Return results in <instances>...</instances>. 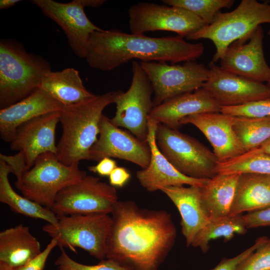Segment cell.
<instances>
[{
    "mask_svg": "<svg viewBox=\"0 0 270 270\" xmlns=\"http://www.w3.org/2000/svg\"><path fill=\"white\" fill-rule=\"evenodd\" d=\"M132 68V80L128 90L114 91L116 110L110 120L114 126L126 128L140 140L146 142L148 118L154 108V89L140 62L133 61Z\"/></svg>",
    "mask_w": 270,
    "mask_h": 270,
    "instance_id": "9c48e42d",
    "label": "cell"
},
{
    "mask_svg": "<svg viewBox=\"0 0 270 270\" xmlns=\"http://www.w3.org/2000/svg\"><path fill=\"white\" fill-rule=\"evenodd\" d=\"M270 24V4L256 0H242L230 12H218L212 22L188 35L190 40L208 39L216 51L212 62L220 60L228 46L262 24Z\"/></svg>",
    "mask_w": 270,
    "mask_h": 270,
    "instance_id": "8992f818",
    "label": "cell"
},
{
    "mask_svg": "<svg viewBox=\"0 0 270 270\" xmlns=\"http://www.w3.org/2000/svg\"><path fill=\"white\" fill-rule=\"evenodd\" d=\"M58 244L57 239L52 238L50 242L38 256L26 264L14 270H44L50 253Z\"/></svg>",
    "mask_w": 270,
    "mask_h": 270,
    "instance_id": "8d00e7d4",
    "label": "cell"
},
{
    "mask_svg": "<svg viewBox=\"0 0 270 270\" xmlns=\"http://www.w3.org/2000/svg\"><path fill=\"white\" fill-rule=\"evenodd\" d=\"M243 218L247 229L270 226V206L249 212Z\"/></svg>",
    "mask_w": 270,
    "mask_h": 270,
    "instance_id": "d590c367",
    "label": "cell"
},
{
    "mask_svg": "<svg viewBox=\"0 0 270 270\" xmlns=\"http://www.w3.org/2000/svg\"><path fill=\"white\" fill-rule=\"evenodd\" d=\"M166 4L186 10L200 18L206 25L210 24L220 10L230 8L234 0H163Z\"/></svg>",
    "mask_w": 270,
    "mask_h": 270,
    "instance_id": "4dcf8cb0",
    "label": "cell"
},
{
    "mask_svg": "<svg viewBox=\"0 0 270 270\" xmlns=\"http://www.w3.org/2000/svg\"><path fill=\"white\" fill-rule=\"evenodd\" d=\"M221 106L202 87L170 98L154 106L149 118L178 129L182 120L190 116L202 113L220 112Z\"/></svg>",
    "mask_w": 270,
    "mask_h": 270,
    "instance_id": "ffe728a7",
    "label": "cell"
},
{
    "mask_svg": "<svg viewBox=\"0 0 270 270\" xmlns=\"http://www.w3.org/2000/svg\"><path fill=\"white\" fill-rule=\"evenodd\" d=\"M60 254L55 261L58 270H127L116 262L104 259L94 265L84 264L72 259L60 247Z\"/></svg>",
    "mask_w": 270,
    "mask_h": 270,
    "instance_id": "1f68e13d",
    "label": "cell"
},
{
    "mask_svg": "<svg viewBox=\"0 0 270 270\" xmlns=\"http://www.w3.org/2000/svg\"><path fill=\"white\" fill-rule=\"evenodd\" d=\"M114 91L64 106L60 110L62 134L56 145L58 160L66 166L89 160L90 148L98 140L104 110L114 103Z\"/></svg>",
    "mask_w": 270,
    "mask_h": 270,
    "instance_id": "3957f363",
    "label": "cell"
},
{
    "mask_svg": "<svg viewBox=\"0 0 270 270\" xmlns=\"http://www.w3.org/2000/svg\"><path fill=\"white\" fill-rule=\"evenodd\" d=\"M268 34L270 36V30L268 31Z\"/></svg>",
    "mask_w": 270,
    "mask_h": 270,
    "instance_id": "7bdbcfd3",
    "label": "cell"
},
{
    "mask_svg": "<svg viewBox=\"0 0 270 270\" xmlns=\"http://www.w3.org/2000/svg\"><path fill=\"white\" fill-rule=\"evenodd\" d=\"M31 2L62 28L74 54L80 58H86L92 34L102 29L88 19L80 0L66 3L53 0H32Z\"/></svg>",
    "mask_w": 270,
    "mask_h": 270,
    "instance_id": "2e32d148",
    "label": "cell"
},
{
    "mask_svg": "<svg viewBox=\"0 0 270 270\" xmlns=\"http://www.w3.org/2000/svg\"><path fill=\"white\" fill-rule=\"evenodd\" d=\"M42 252L40 244L28 226L20 224L0 232V270H14Z\"/></svg>",
    "mask_w": 270,
    "mask_h": 270,
    "instance_id": "603a6c76",
    "label": "cell"
},
{
    "mask_svg": "<svg viewBox=\"0 0 270 270\" xmlns=\"http://www.w3.org/2000/svg\"><path fill=\"white\" fill-rule=\"evenodd\" d=\"M116 188L86 175L67 186L56 195L50 210L60 216L72 214H111L118 202Z\"/></svg>",
    "mask_w": 270,
    "mask_h": 270,
    "instance_id": "30bf717a",
    "label": "cell"
},
{
    "mask_svg": "<svg viewBox=\"0 0 270 270\" xmlns=\"http://www.w3.org/2000/svg\"><path fill=\"white\" fill-rule=\"evenodd\" d=\"M156 122L148 118V134L146 138L151 151L148 166L136 172L140 184L146 190L153 192L170 186H204L209 179H199L184 175L176 170L159 150L156 138L158 126Z\"/></svg>",
    "mask_w": 270,
    "mask_h": 270,
    "instance_id": "ac0fdd59",
    "label": "cell"
},
{
    "mask_svg": "<svg viewBox=\"0 0 270 270\" xmlns=\"http://www.w3.org/2000/svg\"><path fill=\"white\" fill-rule=\"evenodd\" d=\"M40 88L64 106L75 104L96 95L85 88L78 71L74 68L50 71L44 76Z\"/></svg>",
    "mask_w": 270,
    "mask_h": 270,
    "instance_id": "484cf974",
    "label": "cell"
},
{
    "mask_svg": "<svg viewBox=\"0 0 270 270\" xmlns=\"http://www.w3.org/2000/svg\"><path fill=\"white\" fill-rule=\"evenodd\" d=\"M60 118V111L46 114L24 122L16 129L10 148L24 154L27 170L41 154H56L55 134Z\"/></svg>",
    "mask_w": 270,
    "mask_h": 270,
    "instance_id": "e0dca14e",
    "label": "cell"
},
{
    "mask_svg": "<svg viewBox=\"0 0 270 270\" xmlns=\"http://www.w3.org/2000/svg\"><path fill=\"white\" fill-rule=\"evenodd\" d=\"M128 15L130 30L134 34L164 30L186 38L206 25L190 12L166 4L139 2L130 8Z\"/></svg>",
    "mask_w": 270,
    "mask_h": 270,
    "instance_id": "7c38bea8",
    "label": "cell"
},
{
    "mask_svg": "<svg viewBox=\"0 0 270 270\" xmlns=\"http://www.w3.org/2000/svg\"><path fill=\"white\" fill-rule=\"evenodd\" d=\"M21 2L20 0H0V9H7L13 6H14L16 4Z\"/></svg>",
    "mask_w": 270,
    "mask_h": 270,
    "instance_id": "60d3db41",
    "label": "cell"
},
{
    "mask_svg": "<svg viewBox=\"0 0 270 270\" xmlns=\"http://www.w3.org/2000/svg\"><path fill=\"white\" fill-rule=\"evenodd\" d=\"M140 62L154 89V107L202 88L208 78V68L195 60L184 62L182 65H170L166 62Z\"/></svg>",
    "mask_w": 270,
    "mask_h": 270,
    "instance_id": "8fae6325",
    "label": "cell"
},
{
    "mask_svg": "<svg viewBox=\"0 0 270 270\" xmlns=\"http://www.w3.org/2000/svg\"><path fill=\"white\" fill-rule=\"evenodd\" d=\"M204 50L202 44L189 42L178 36L156 38L102 30L92 34L86 58L90 68L109 71L133 59L172 64L196 60Z\"/></svg>",
    "mask_w": 270,
    "mask_h": 270,
    "instance_id": "7a4b0ae2",
    "label": "cell"
},
{
    "mask_svg": "<svg viewBox=\"0 0 270 270\" xmlns=\"http://www.w3.org/2000/svg\"><path fill=\"white\" fill-rule=\"evenodd\" d=\"M111 214L106 258L127 270H158L176 236L171 214L141 208L131 200H118Z\"/></svg>",
    "mask_w": 270,
    "mask_h": 270,
    "instance_id": "6da1fadb",
    "label": "cell"
},
{
    "mask_svg": "<svg viewBox=\"0 0 270 270\" xmlns=\"http://www.w3.org/2000/svg\"><path fill=\"white\" fill-rule=\"evenodd\" d=\"M196 126L213 148L219 162L228 160L246 152L232 127V116L221 112L198 114L188 116L180 122Z\"/></svg>",
    "mask_w": 270,
    "mask_h": 270,
    "instance_id": "d6986e66",
    "label": "cell"
},
{
    "mask_svg": "<svg viewBox=\"0 0 270 270\" xmlns=\"http://www.w3.org/2000/svg\"><path fill=\"white\" fill-rule=\"evenodd\" d=\"M86 175L78 164L66 166L55 154L47 152L38 156L32 166L16 178L15 185L24 196L50 210L62 190Z\"/></svg>",
    "mask_w": 270,
    "mask_h": 270,
    "instance_id": "5b68a950",
    "label": "cell"
},
{
    "mask_svg": "<svg viewBox=\"0 0 270 270\" xmlns=\"http://www.w3.org/2000/svg\"><path fill=\"white\" fill-rule=\"evenodd\" d=\"M260 148L265 153L270 154V138Z\"/></svg>",
    "mask_w": 270,
    "mask_h": 270,
    "instance_id": "b9f144b4",
    "label": "cell"
},
{
    "mask_svg": "<svg viewBox=\"0 0 270 270\" xmlns=\"http://www.w3.org/2000/svg\"><path fill=\"white\" fill-rule=\"evenodd\" d=\"M232 127L246 152L260 148L270 138V116H232Z\"/></svg>",
    "mask_w": 270,
    "mask_h": 270,
    "instance_id": "f546056e",
    "label": "cell"
},
{
    "mask_svg": "<svg viewBox=\"0 0 270 270\" xmlns=\"http://www.w3.org/2000/svg\"><path fill=\"white\" fill-rule=\"evenodd\" d=\"M236 270H270V239L242 261Z\"/></svg>",
    "mask_w": 270,
    "mask_h": 270,
    "instance_id": "836d02e7",
    "label": "cell"
},
{
    "mask_svg": "<svg viewBox=\"0 0 270 270\" xmlns=\"http://www.w3.org/2000/svg\"><path fill=\"white\" fill-rule=\"evenodd\" d=\"M40 88L21 100L0 110V134L2 140L11 142L18 128L40 116L60 111L64 106Z\"/></svg>",
    "mask_w": 270,
    "mask_h": 270,
    "instance_id": "44dd1931",
    "label": "cell"
},
{
    "mask_svg": "<svg viewBox=\"0 0 270 270\" xmlns=\"http://www.w3.org/2000/svg\"><path fill=\"white\" fill-rule=\"evenodd\" d=\"M82 6L85 7L98 8L102 6L106 1L104 0H80Z\"/></svg>",
    "mask_w": 270,
    "mask_h": 270,
    "instance_id": "ab89813d",
    "label": "cell"
},
{
    "mask_svg": "<svg viewBox=\"0 0 270 270\" xmlns=\"http://www.w3.org/2000/svg\"><path fill=\"white\" fill-rule=\"evenodd\" d=\"M268 85L270 87V82L268 83Z\"/></svg>",
    "mask_w": 270,
    "mask_h": 270,
    "instance_id": "ee69618b",
    "label": "cell"
},
{
    "mask_svg": "<svg viewBox=\"0 0 270 270\" xmlns=\"http://www.w3.org/2000/svg\"><path fill=\"white\" fill-rule=\"evenodd\" d=\"M108 177L110 186L122 188L130 180V174L126 168L117 166L112 171Z\"/></svg>",
    "mask_w": 270,
    "mask_h": 270,
    "instance_id": "f35d334b",
    "label": "cell"
},
{
    "mask_svg": "<svg viewBox=\"0 0 270 270\" xmlns=\"http://www.w3.org/2000/svg\"><path fill=\"white\" fill-rule=\"evenodd\" d=\"M270 206V176L240 174L230 216L242 214Z\"/></svg>",
    "mask_w": 270,
    "mask_h": 270,
    "instance_id": "cb8c5ba5",
    "label": "cell"
},
{
    "mask_svg": "<svg viewBox=\"0 0 270 270\" xmlns=\"http://www.w3.org/2000/svg\"><path fill=\"white\" fill-rule=\"evenodd\" d=\"M240 174H217L200 188L202 206L210 218L230 216Z\"/></svg>",
    "mask_w": 270,
    "mask_h": 270,
    "instance_id": "d4e9b609",
    "label": "cell"
},
{
    "mask_svg": "<svg viewBox=\"0 0 270 270\" xmlns=\"http://www.w3.org/2000/svg\"><path fill=\"white\" fill-rule=\"evenodd\" d=\"M156 138L161 152L184 175L210 179L217 174L218 158L214 152L194 138L177 129L158 124Z\"/></svg>",
    "mask_w": 270,
    "mask_h": 270,
    "instance_id": "ba28073f",
    "label": "cell"
},
{
    "mask_svg": "<svg viewBox=\"0 0 270 270\" xmlns=\"http://www.w3.org/2000/svg\"><path fill=\"white\" fill-rule=\"evenodd\" d=\"M52 71L50 63L39 55L29 53L18 42L0 40V108L9 106L39 88L44 76Z\"/></svg>",
    "mask_w": 270,
    "mask_h": 270,
    "instance_id": "277c9868",
    "label": "cell"
},
{
    "mask_svg": "<svg viewBox=\"0 0 270 270\" xmlns=\"http://www.w3.org/2000/svg\"><path fill=\"white\" fill-rule=\"evenodd\" d=\"M266 241L267 238L266 236L259 238L252 246L232 258L222 260L211 270H236L242 261Z\"/></svg>",
    "mask_w": 270,
    "mask_h": 270,
    "instance_id": "e575fe53",
    "label": "cell"
},
{
    "mask_svg": "<svg viewBox=\"0 0 270 270\" xmlns=\"http://www.w3.org/2000/svg\"><path fill=\"white\" fill-rule=\"evenodd\" d=\"M217 174H257L270 176V154L260 148L245 152L228 160L219 162Z\"/></svg>",
    "mask_w": 270,
    "mask_h": 270,
    "instance_id": "f1b7e54d",
    "label": "cell"
},
{
    "mask_svg": "<svg viewBox=\"0 0 270 270\" xmlns=\"http://www.w3.org/2000/svg\"><path fill=\"white\" fill-rule=\"evenodd\" d=\"M202 88L222 106H237L270 98V87L230 72L211 61Z\"/></svg>",
    "mask_w": 270,
    "mask_h": 270,
    "instance_id": "9a60e30c",
    "label": "cell"
},
{
    "mask_svg": "<svg viewBox=\"0 0 270 270\" xmlns=\"http://www.w3.org/2000/svg\"><path fill=\"white\" fill-rule=\"evenodd\" d=\"M221 112L232 116L250 118L270 116V98L237 106H222Z\"/></svg>",
    "mask_w": 270,
    "mask_h": 270,
    "instance_id": "d6a6232c",
    "label": "cell"
},
{
    "mask_svg": "<svg viewBox=\"0 0 270 270\" xmlns=\"http://www.w3.org/2000/svg\"><path fill=\"white\" fill-rule=\"evenodd\" d=\"M117 167L116 162L110 158H104L98 161L94 166H89L90 171L96 173L100 176H109L112 171Z\"/></svg>",
    "mask_w": 270,
    "mask_h": 270,
    "instance_id": "74e56055",
    "label": "cell"
},
{
    "mask_svg": "<svg viewBox=\"0 0 270 270\" xmlns=\"http://www.w3.org/2000/svg\"><path fill=\"white\" fill-rule=\"evenodd\" d=\"M261 26L230 44L220 59L226 71L253 81L270 82V67L264 56Z\"/></svg>",
    "mask_w": 270,
    "mask_h": 270,
    "instance_id": "4fadbf2b",
    "label": "cell"
},
{
    "mask_svg": "<svg viewBox=\"0 0 270 270\" xmlns=\"http://www.w3.org/2000/svg\"><path fill=\"white\" fill-rule=\"evenodd\" d=\"M104 158L126 160L144 168L150 162L151 151L147 142L114 126L103 114L99 137L90 150L89 160L98 162Z\"/></svg>",
    "mask_w": 270,
    "mask_h": 270,
    "instance_id": "5bb4252c",
    "label": "cell"
},
{
    "mask_svg": "<svg viewBox=\"0 0 270 270\" xmlns=\"http://www.w3.org/2000/svg\"><path fill=\"white\" fill-rule=\"evenodd\" d=\"M176 206L181 216L182 232L186 245H192L198 232L210 220L201 200L200 188L196 186H170L162 188Z\"/></svg>",
    "mask_w": 270,
    "mask_h": 270,
    "instance_id": "7402d4cb",
    "label": "cell"
},
{
    "mask_svg": "<svg viewBox=\"0 0 270 270\" xmlns=\"http://www.w3.org/2000/svg\"><path fill=\"white\" fill-rule=\"evenodd\" d=\"M10 172V167L0 160V202L7 204L15 212L56 226L58 217L50 209L20 195L14 190L8 180Z\"/></svg>",
    "mask_w": 270,
    "mask_h": 270,
    "instance_id": "4316f807",
    "label": "cell"
},
{
    "mask_svg": "<svg viewBox=\"0 0 270 270\" xmlns=\"http://www.w3.org/2000/svg\"><path fill=\"white\" fill-rule=\"evenodd\" d=\"M109 214H90L58 216L56 226L48 223L42 230L58 246L76 252V248L87 252L100 260L106 258L107 240L112 224Z\"/></svg>",
    "mask_w": 270,
    "mask_h": 270,
    "instance_id": "52a82bcc",
    "label": "cell"
},
{
    "mask_svg": "<svg viewBox=\"0 0 270 270\" xmlns=\"http://www.w3.org/2000/svg\"><path fill=\"white\" fill-rule=\"evenodd\" d=\"M246 230L242 214L210 218L209 222L198 232L191 246L206 252L210 240L222 237L228 241L236 234H244Z\"/></svg>",
    "mask_w": 270,
    "mask_h": 270,
    "instance_id": "83f0119b",
    "label": "cell"
}]
</instances>
